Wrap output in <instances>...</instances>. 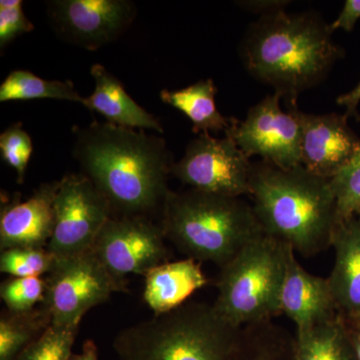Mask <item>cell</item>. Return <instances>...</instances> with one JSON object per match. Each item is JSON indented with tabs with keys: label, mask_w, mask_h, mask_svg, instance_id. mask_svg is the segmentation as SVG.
<instances>
[{
	"label": "cell",
	"mask_w": 360,
	"mask_h": 360,
	"mask_svg": "<svg viewBox=\"0 0 360 360\" xmlns=\"http://www.w3.org/2000/svg\"><path fill=\"white\" fill-rule=\"evenodd\" d=\"M68 360H98V349L94 340H86L79 354H72Z\"/></svg>",
	"instance_id": "34"
},
{
	"label": "cell",
	"mask_w": 360,
	"mask_h": 360,
	"mask_svg": "<svg viewBox=\"0 0 360 360\" xmlns=\"http://www.w3.org/2000/svg\"><path fill=\"white\" fill-rule=\"evenodd\" d=\"M329 181L335 198L336 220L360 217V149Z\"/></svg>",
	"instance_id": "26"
},
{
	"label": "cell",
	"mask_w": 360,
	"mask_h": 360,
	"mask_svg": "<svg viewBox=\"0 0 360 360\" xmlns=\"http://www.w3.org/2000/svg\"><path fill=\"white\" fill-rule=\"evenodd\" d=\"M295 360H356L340 314L296 330Z\"/></svg>",
	"instance_id": "21"
},
{
	"label": "cell",
	"mask_w": 360,
	"mask_h": 360,
	"mask_svg": "<svg viewBox=\"0 0 360 360\" xmlns=\"http://www.w3.org/2000/svg\"><path fill=\"white\" fill-rule=\"evenodd\" d=\"M34 30L26 18L21 0L0 1V49H4L16 37Z\"/></svg>",
	"instance_id": "29"
},
{
	"label": "cell",
	"mask_w": 360,
	"mask_h": 360,
	"mask_svg": "<svg viewBox=\"0 0 360 360\" xmlns=\"http://www.w3.org/2000/svg\"><path fill=\"white\" fill-rule=\"evenodd\" d=\"M51 324L44 305L27 312L7 311L0 319V360H15Z\"/></svg>",
	"instance_id": "23"
},
{
	"label": "cell",
	"mask_w": 360,
	"mask_h": 360,
	"mask_svg": "<svg viewBox=\"0 0 360 360\" xmlns=\"http://www.w3.org/2000/svg\"><path fill=\"white\" fill-rule=\"evenodd\" d=\"M295 335L272 321L239 330L231 360H295Z\"/></svg>",
	"instance_id": "20"
},
{
	"label": "cell",
	"mask_w": 360,
	"mask_h": 360,
	"mask_svg": "<svg viewBox=\"0 0 360 360\" xmlns=\"http://www.w3.org/2000/svg\"><path fill=\"white\" fill-rule=\"evenodd\" d=\"M292 246L264 233L220 269L213 307L236 328L272 321L283 312L281 292Z\"/></svg>",
	"instance_id": "6"
},
{
	"label": "cell",
	"mask_w": 360,
	"mask_h": 360,
	"mask_svg": "<svg viewBox=\"0 0 360 360\" xmlns=\"http://www.w3.org/2000/svg\"><path fill=\"white\" fill-rule=\"evenodd\" d=\"M250 196L264 233L305 257L330 248L336 205L329 179L302 165L281 169L262 161L253 165Z\"/></svg>",
	"instance_id": "3"
},
{
	"label": "cell",
	"mask_w": 360,
	"mask_h": 360,
	"mask_svg": "<svg viewBox=\"0 0 360 360\" xmlns=\"http://www.w3.org/2000/svg\"><path fill=\"white\" fill-rule=\"evenodd\" d=\"M46 11L59 39L90 51L122 37L137 13L129 0H51Z\"/></svg>",
	"instance_id": "11"
},
{
	"label": "cell",
	"mask_w": 360,
	"mask_h": 360,
	"mask_svg": "<svg viewBox=\"0 0 360 360\" xmlns=\"http://www.w3.org/2000/svg\"><path fill=\"white\" fill-rule=\"evenodd\" d=\"M281 96H267L248 111L245 122L232 118L225 135L231 137L248 158L259 155L281 169H290L300 162L302 129L297 106L288 112L281 108Z\"/></svg>",
	"instance_id": "10"
},
{
	"label": "cell",
	"mask_w": 360,
	"mask_h": 360,
	"mask_svg": "<svg viewBox=\"0 0 360 360\" xmlns=\"http://www.w3.org/2000/svg\"><path fill=\"white\" fill-rule=\"evenodd\" d=\"M56 99L84 103L70 82L42 79L27 70H13L0 85V103L8 101Z\"/></svg>",
	"instance_id": "22"
},
{
	"label": "cell",
	"mask_w": 360,
	"mask_h": 360,
	"mask_svg": "<svg viewBox=\"0 0 360 360\" xmlns=\"http://www.w3.org/2000/svg\"><path fill=\"white\" fill-rule=\"evenodd\" d=\"M32 150V137L21 122L13 123L0 134V155L7 165L15 170L18 184L25 180Z\"/></svg>",
	"instance_id": "28"
},
{
	"label": "cell",
	"mask_w": 360,
	"mask_h": 360,
	"mask_svg": "<svg viewBox=\"0 0 360 360\" xmlns=\"http://www.w3.org/2000/svg\"><path fill=\"white\" fill-rule=\"evenodd\" d=\"M78 328L51 324L15 360H68Z\"/></svg>",
	"instance_id": "25"
},
{
	"label": "cell",
	"mask_w": 360,
	"mask_h": 360,
	"mask_svg": "<svg viewBox=\"0 0 360 360\" xmlns=\"http://www.w3.org/2000/svg\"><path fill=\"white\" fill-rule=\"evenodd\" d=\"M46 281L41 277H11L2 283L0 296L6 309L13 314H21L37 309L44 303Z\"/></svg>",
	"instance_id": "27"
},
{
	"label": "cell",
	"mask_w": 360,
	"mask_h": 360,
	"mask_svg": "<svg viewBox=\"0 0 360 360\" xmlns=\"http://www.w3.org/2000/svg\"><path fill=\"white\" fill-rule=\"evenodd\" d=\"M206 284L200 262L193 258L165 262L146 274L144 302L155 315L167 314L186 303Z\"/></svg>",
	"instance_id": "18"
},
{
	"label": "cell",
	"mask_w": 360,
	"mask_h": 360,
	"mask_svg": "<svg viewBox=\"0 0 360 360\" xmlns=\"http://www.w3.org/2000/svg\"><path fill=\"white\" fill-rule=\"evenodd\" d=\"M94 77V94L84 97V105L89 110L99 113L108 122L118 127L141 130H155L162 134L163 127L155 115L135 103L117 77L101 63L90 68Z\"/></svg>",
	"instance_id": "17"
},
{
	"label": "cell",
	"mask_w": 360,
	"mask_h": 360,
	"mask_svg": "<svg viewBox=\"0 0 360 360\" xmlns=\"http://www.w3.org/2000/svg\"><path fill=\"white\" fill-rule=\"evenodd\" d=\"M73 134V158L108 201L112 217H148L162 210L174 163L165 139L108 122L75 127Z\"/></svg>",
	"instance_id": "1"
},
{
	"label": "cell",
	"mask_w": 360,
	"mask_h": 360,
	"mask_svg": "<svg viewBox=\"0 0 360 360\" xmlns=\"http://www.w3.org/2000/svg\"><path fill=\"white\" fill-rule=\"evenodd\" d=\"M239 330L213 305L186 302L122 329L112 345L120 360H231Z\"/></svg>",
	"instance_id": "5"
},
{
	"label": "cell",
	"mask_w": 360,
	"mask_h": 360,
	"mask_svg": "<svg viewBox=\"0 0 360 360\" xmlns=\"http://www.w3.org/2000/svg\"><path fill=\"white\" fill-rule=\"evenodd\" d=\"M336 103L347 108V112H345V115L347 118L350 117V116H356L357 117L359 116L357 115V105L360 103V82L354 90L338 97Z\"/></svg>",
	"instance_id": "32"
},
{
	"label": "cell",
	"mask_w": 360,
	"mask_h": 360,
	"mask_svg": "<svg viewBox=\"0 0 360 360\" xmlns=\"http://www.w3.org/2000/svg\"><path fill=\"white\" fill-rule=\"evenodd\" d=\"M243 6L246 8L253 11L257 9L259 13H265L267 11H277V9H283L284 6L290 4L288 1H246L243 2Z\"/></svg>",
	"instance_id": "33"
},
{
	"label": "cell",
	"mask_w": 360,
	"mask_h": 360,
	"mask_svg": "<svg viewBox=\"0 0 360 360\" xmlns=\"http://www.w3.org/2000/svg\"><path fill=\"white\" fill-rule=\"evenodd\" d=\"M295 250L288 255L281 292V309L296 324V330L333 319L336 310L328 277L314 276L303 269Z\"/></svg>",
	"instance_id": "15"
},
{
	"label": "cell",
	"mask_w": 360,
	"mask_h": 360,
	"mask_svg": "<svg viewBox=\"0 0 360 360\" xmlns=\"http://www.w3.org/2000/svg\"><path fill=\"white\" fill-rule=\"evenodd\" d=\"M160 225L143 217H112L99 232L91 250L111 274L146 276L169 262V251Z\"/></svg>",
	"instance_id": "12"
},
{
	"label": "cell",
	"mask_w": 360,
	"mask_h": 360,
	"mask_svg": "<svg viewBox=\"0 0 360 360\" xmlns=\"http://www.w3.org/2000/svg\"><path fill=\"white\" fill-rule=\"evenodd\" d=\"M59 181L41 184L27 200L2 205L0 248H47L54 227V198Z\"/></svg>",
	"instance_id": "14"
},
{
	"label": "cell",
	"mask_w": 360,
	"mask_h": 360,
	"mask_svg": "<svg viewBox=\"0 0 360 360\" xmlns=\"http://www.w3.org/2000/svg\"><path fill=\"white\" fill-rule=\"evenodd\" d=\"M217 89L212 79L200 80L179 90L163 89L160 92L162 103L181 111L193 123L195 134L210 131L226 132L232 118L224 117L217 110L215 94Z\"/></svg>",
	"instance_id": "19"
},
{
	"label": "cell",
	"mask_w": 360,
	"mask_h": 360,
	"mask_svg": "<svg viewBox=\"0 0 360 360\" xmlns=\"http://www.w3.org/2000/svg\"><path fill=\"white\" fill-rule=\"evenodd\" d=\"M360 18V0H347L342 11L335 22L329 25L331 32L343 30L347 32L354 30L355 23Z\"/></svg>",
	"instance_id": "30"
},
{
	"label": "cell",
	"mask_w": 360,
	"mask_h": 360,
	"mask_svg": "<svg viewBox=\"0 0 360 360\" xmlns=\"http://www.w3.org/2000/svg\"><path fill=\"white\" fill-rule=\"evenodd\" d=\"M42 305L51 324L79 328L85 314L108 302L115 292L127 291L125 279L111 274L90 248L84 252L56 257L46 276Z\"/></svg>",
	"instance_id": "7"
},
{
	"label": "cell",
	"mask_w": 360,
	"mask_h": 360,
	"mask_svg": "<svg viewBox=\"0 0 360 360\" xmlns=\"http://www.w3.org/2000/svg\"><path fill=\"white\" fill-rule=\"evenodd\" d=\"M298 120L302 129L300 162L311 174L333 179L359 153L360 141L348 127L347 116L298 110Z\"/></svg>",
	"instance_id": "13"
},
{
	"label": "cell",
	"mask_w": 360,
	"mask_h": 360,
	"mask_svg": "<svg viewBox=\"0 0 360 360\" xmlns=\"http://www.w3.org/2000/svg\"><path fill=\"white\" fill-rule=\"evenodd\" d=\"M331 246L335 259L328 277L336 310L343 319L360 316V217L338 219Z\"/></svg>",
	"instance_id": "16"
},
{
	"label": "cell",
	"mask_w": 360,
	"mask_h": 360,
	"mask_svg": "<svg viewBox=\"0 0 360 360\" xmlns=\"http://www.w3.org/2000/svg\"><path fill=\"white\" fill-rule=\"evenodd\" d=\"M161 212L165 239L187 258L212 262L220 269L264 233L252 206L239 198L193 188L170 191Z\"/></svg>",
	"instance_id": "4"
},
{
	"label": "cell",
	"mask_w": 360,
	"mask_h": 360,
	"mask_svg": "<svg viewBox=\"0 0 360 360\" xmlns=\"http://www.w3.org/2000/svg\"><path fill=\"white\" fill-rule=\"evenodd\" d=\"M56 257L47 248H15L1 251L0 271L11 277H41L53 269Z\"/></svg>",
	"instance_id": "24"
},
{
	"label": "cell",
	"mask_w": 360,
	"mask_h": 360,
	"mask_svg": "<svg viewBox=\"0 0 360 360\" xmlns=\"http://www.w3.org/2000/svg\"><path fill=\"white\" fill-rule=\"evenodd\" d=\"M345 328L347 329L348 338L354 347L356 360H360V316L352 317V319H343L341 317Z\"/></svg>",
	"instance_id": "31"
},
{
	"label": "cell",
	"mask_w": 360,
	"mask_h": 360,
	"mask_svg": "<svg viewBox=\"0 0 360 360\" xmlns=\"http://www.w3.org/2000/svg\"><path fill=\"white\" fill-rule=\"evenodd\" d=\"M333 33L316 13L267 11L248 27L241 59L253 77L296 105L298 96L319 84L341 58Z\"/></svg>",
	"instance_id": "2"
},
{
	"label": "cell",
	"mask_w": 360,
	"mask_h": 360,
	"mask_svg": "<svg viewBox=\"0 0 360 360\" xmlns=\"http://www.w3.org/2000/svg\"><path fill=\"white\" fill-rule=\"evenodd\" d=\"M253 165L231 137L215 139L208 132L189 142L172 174L191 188L229 198L250 195Z\"/></svg>",
	"instance_id": "8"
},
{
	"label": "cell",
	"mask_w": 360,
	"mask_h": 360,
	"mask_svg": "<svg viewBox=\"0 0 360 360\" xmlns=\"http://www.w3.org/2000/svg\"><path fill=\"white\" fill-rule=\"evenodd\" d=\"M112 217L110 203L85 175L66 174L54 198V227L49 250L65 257L89 250Z\"/></svg>",
	"instance_id": "9"
}]
</instances>
